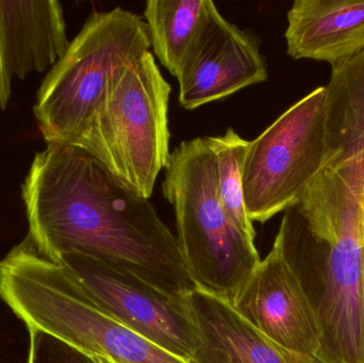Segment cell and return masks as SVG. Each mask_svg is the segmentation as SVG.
<instances>
[{"instance_id":"cell-6","label":"cell","mask_w":364,"mask_h":363,"mask_svg":"<svg viewBox=\"0 0 364 363\" xmlns=\"http://www.w3.org/2000/svg\"><path fill=\"white\" fill-rule=\"evenodd\" d=\"M151 47L136 13L119 6L93 13L38 89L33 112L47 144L76 146L117 70Z\"/></svg>"},{"instance_id":"cell-18","label":"cell","mask_w":364,"mask_h":363,"mask_svg":"<svg viewBox=\"0 0 364 363\" xmlns=\"http://www.w3.org/2000/svg\"><path fill=\"white\" fill-rule=\"evenodd\" d=\"M95 359L97 360L98 363H114L113 362H111V360L106 359V358L96 357Z\"/></svg>"},{"instance_id":"cell-11","label":"cell","mask_w":364,"mask_h":363,"mask_svg":"<svg viewBox=\"0 0 364 363\" xmlns=\"http://www.w3.org/2000/svg\"><path fill=\"white\" fill-rule=\"evenodd\" d=\"M70 43L59 1H0V108L8 107L14 79L53 67Z\"/></svg>"},{"instance_id":"cell-14","label":"cell","mask_w":364,"mask_h":363,"mask_svg":"<svg viewBox=\"0 0 364 363\" xmlns=\"http://www.w3.org/2000/svg\"><path fill=\"white\" fill-rule=\"evenodd\" d=\"M220 15L211 0L146 2L144 17L151 47L173 76Z\"/></svg>"},{"instance_id":"cell-5","label":"cell","mask_w":364,"mask_h":363,"mask_svg":"<svg viewBox=\"0 0 364 363\" xmlns=\"http://www.w3.org/2000/svg\"><path fill=\"white\" fill-rule=\"evenodd\" d=\"M162 192L174 208L188 274L197 288L230 300L261 259L220 202L205 138L184 141L171 153Z\"/></svg>"},{"instance_id":"cell-3","label":"cell","mask_w":364,"mask_h":363,"mask_svg":"<svg viewBox=\"0 0 364 363\" xmlns=\"http://www.w3.org/2000/svg\"><path fill=\"white\" fill-rule=\"evenodd\" d=\"M0 298L27 326L114 363H190L107 315L61 262L30 239L0 261Z\"/></svg>"},{"instance_id":"cell-16","label":"cell","mask_w":364,"mask_h":363,"mask_svg":"<svg viewBox=\"0 0 364 363\" xmlns=\"http://www.w3.org/2000/svg\"><path fill=\"white\" fill-rule=\"evenodd\" d=\"M215 164L218 197L233 225L250 240L256 238L254 222L250 220L244 200V159L248 141L244 140L232 128L222 136H205Z\"/></svg>"},{"instance_id":"cell-10","label":"cell","mask_w":364,"mask_h":363,"mask_svg":"<svg viewBox=\"0 0 364 363\" xmlns=\"http://www.w3.org/2000/svg\"><path fill=\"white\" fill-rule=\"evenodd\" d=\"M179 104L186 110L228 97L269 79L260 40L220 15L176 75Z\"/></svg>"},{"instance_id":"cell-8","label":"cell","mask_w":364,"mask_h":363,"mask_svg":"<svg viewBox=\"0 0 364 363\" xmlns=\"http://www.w3.org/2000/svg\"><path fill=\"white\" fill-rule=\"evenodd\" d=\"M57 262L75 275L104 313L188 362L197 334L186 296L166 293L125 269L87 256L68 254Z\"/></svg>"},{"instance_id":"cell-2","label":"cell","mask_w":364,"mask_h":363,"mask_svg":"<svg viewBox=\"0 0 364 363\" xmlns=\"http://www.w3.org/2000/svg\"><path fill=\"white\" fill-rule=\"evenodd\" d=\"M363 209L364 151L327 166L274 241L318 318L323 363H364Z\"/></svg>"},{"instance_id":"cell-19","label":"cell","mask_w":364,"mask_h":363,"mask_svg":"<svg viewBox=\"0 0 364 363\" xmlns=\"http://www.w3.org/2000/svg\"><path fill=\"white\" fill-rule=\"evenodd\" d=\"M363 318H364V279H363Z\"/></svg>"},{"instance_id":"cell-9","label":"cell","mask_w":364,"mask_h":363,"mask_svg":"<svg viewBox=\"0 0 364 363\" xmlns=\"http://www.w3.org/2000/svg\"><path fill=\"white\" fill-rule=\"evenodd\" d=\"M261 334L288 351L318 357L320 324L299 279L273 244L228 300Z\"/></svg>"},{"instance_id":"cell-12","label":"cell","mask_w":364,"mask_h":363,"mask_svg":"<svg viewBox=\"0 0 364 363\" xmlns=\"http://www.w3.org/2000/svg\"><path fill=\"white\" fill-rule=\"evenodd\" d=\"M197 334L190 363H323L269 340L227 298L196 288L186 296Z\"/></svg>"},{"instance_id":"cell-7","label":"cell","mask_w":364,"mask_h":363,"mask_svg":"<svg viewBox=\"0 0 364 363\" xmlns=\"http://www.w3.org/2000/svg\"><path fill=\"white\" fill-rule=\"evenodd\" d=\"M326 100V89L318 87L248 143L242 179L252 222L284 212L331 166Z\"/></svg>"},{"instance_id":"cell-15","label":"cell","mask_w":364,"mask_h":363,"mask_svg":"<svg viewBox=\"0 0 364 363\" xmlns=\"http://www.w3.org/2000/svg\"><path fill=\"white\" fill-rule=\"evenodd\" d=\"M325 89L331 164L340 163L364 151V50L333 65Z\"/></svg>"},{"instance_id":"cell-20","label":"cell","mask_w":364,"mask_h":363,"mask_svg":"<svg viewBox=\"0 0 364 363\" xmlns=\"http://www.w3.org/2000/svg\"><path fill=\"white\" fill-rule=\"evenodd\" d=\"M363 212H364V209H363ZM363 225H364V213H363Z\"/></svg>"},{"instance_id":"cell-4","label":"cell","mask_w":364,"mask_h":363,"mask_svg":"<svg viewBox=\"0 0 364 363\" xmlns=\"http://www.w3.org/2000/svg\"><path fill=\"white\" fill-rule=\"evenodd\" d=\"M172 87L151 51L117 70L76 146L114 180L144 198L170 160Z\"/></svg>"},{"instance_id":"cell-13","label":"cell","mask_w":364,"mask_h":363,"mask_svg":"<svg viewBox=\"0 0 364 363\" xmlns=\"http://www.w3.org/2000/svg\"><path fill=\"white\" fill-rule=\"evenodd\" d=\"M284 38L293 59L346 61L364 50V0H296Z\"/></svg>"},{"instance_id":"cell-1","label":"cell","mask_w":364,"mask_h":363,"mask_svg":"<svg viewBox=\"0 0 364 363\" xmlns=\"http://www.w3.org/2000/svg\"><path fill=\"white\" fill-rule=\"evenodd\" d=\"M21 193L28 238L49 259L79 254L172 296L196 289L176 236L151 200L114 180L87 151L48 143L34 157Z\"/></svg>"},{"instance_id":"cell-17","label":"cell","mask_w":364,"mask_h":363,"mask_svg":"<svg viewBox=\"0 0 364 363\" xmlns=\"http://www.w3.org/2000/svg\"><path fill=\"white\" fill-rule=\"evenodd\" d=\"M28 363H98L95 358L38 330H29Z\"/></svg>"}]
</instances>
